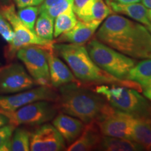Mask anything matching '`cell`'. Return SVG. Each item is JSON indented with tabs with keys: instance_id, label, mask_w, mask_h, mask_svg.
<instances>
[{
	"instance_id": "cell-1",
	"label": "cell",
	"mask_w": 151,
	"mask_h": 151,
	"mask_svg": "<svg viewBox=\"0 0 151 151\" xmlns=\"http://www.w3.org/2000/svg\"><path fill=\"white\" fill-rule=\"evenodd\" d=\"M96 39L133 59H151V35L146 26L117 14L107 17Z\"/></svg>"
},
{
	"instance_id": "cell-2",
	"label": "cell",
	"mask_w": 151,
	"mask_h": 151,
	"mask_svg": "<svg viewBox=\"0 0 151 151\" xmlns=\"http://www.w3.org/2000/svg\"><path fill=\"white\" fill-rule=\"evenodd\" d=\"M57 104L62 113L86 124L98 121L112 108L102 95L83 88L78 83H69L60 87Z\"/></svg>"
},
{
	"instance_id": "cell-3",
	"label": "cell",
	"mask_w": 151,
	"mask_h": 151,
	"mask_svg": "<svg viewBox=\"0 0 151 151\" xmlns=\"http://www.w3.org/2000/svg\"><path fill=\"white\" fill-rule=\"evenodd\" d=\"M53 48L63 58L76 78L83 82L116 85L134 88L139 92L142 90L135 83L117 78L104 71L91 59L83 45L62 43L54 45Z\"/></svg>"
},
{
	"instance_id": "cell-4",
	"label": "cell",
	"mask_w": 151,
	"mask_h": 151,
	"mask_svg": "<svg viewBox=\"0 0 151 151\" xmlns=\"http://www.w3.org/2000/svg\"><path fill=\"white\" fill-rule=\"evenodd\" d=\"M94 91L102 95L116 110L151 121V106L146 98L134 88L116 85L102 84Z\"/></svg>"
},
{
	"instance_id": "cell-5",
	"label": "cell",
	"mask_w": 151,
	"mask_h": 151,
	"mask_svg": "<svg viewBox=\"0 0 151 151\" xmlns=\"http://www.w3.org/2000/svg\"><path fill=\"white\" fill-rule=\"evenodd\" d=\"M86 49L96 65L106 72L121 80H126L129 71L136 65L131 58L106 46L97 39L88 41Z\"/></svg>"
},
{
	"instance_id": "cell-6",
	"label": "cell",
	"mask_w": 151,
	"mask_h": 151,
	"mask_svg": "<svg viewBox=\"0 0 151 151\" xmlns=\"http://www.w3.org/2000/svg\"><path fill=\"white\" fill-rule=\"evenodd\" d=\"M1 12L4 18L11 24L14 32V39L9 43L8 48V54L11 57L14 56L19 49L28 46L44 47L48 50L53 49V41L39 37L35 32L30 30L22 23L13 4L4 5Z\"/></svg>"
},
{
	"instance_id": "cell-7",
	"label": "cell",
	"mask_w": 151,
	"mask_h": 151,
	"mask_svg": "<svg viewBox=\"0 0 151 151\" xmlns=\"http://www.w3.org/2000/svg\"><path fill=\"white\" fill-rule=\"evenodd\" d=\"M58 105L54 101H37L12 111H0L9 119V123L18 127L21 124H41L56 116Z\"/></svg>"
},
{
	"instance_id": "cell-8",
	"label": "cell",
	"mask_w": 151,
	"mask_h": 151,
	"mask_svg": "<svg viewBox=\"0 0 151 151\" xmlns=\"http://www.w3.org/2000/svg\"><path fill=\"white\" fill-rule=\"evenodd\" d=\"M53 50V49H52ZM48 49L38 46H28L19 49L16 55L23 62L29 74L37 85L50 86Z\"/></svg>"
},
{
	"instance_id": "cell-9",
	"label": "cell",
	"mask_w": 151,
	"mask_h": 151,
	"mask_svg": "<svg viewBox=\"0 0 151 151\" xmlns=\"http://www.w3.org/2000/svg\"><path fill=\"white\" fill-rule=\"evenodd\" d=\"M136 117L116 110L112 106L97 123L104 136L132 140V129Z\"/></svg>"
},
{
	"instance_id": "cell-10",
	"label": "cell",
	"mask_w": 151,
	"mask_h": 151,
	"mask_svg": "<svg viewBox=\"0 0 151 151\" xmlns=\"http://www.w3.org/2000/svg\"><path fill=\"white\" fill-rule=\"evenodd\" d=\"M37 83L22 65L11 63L0 67V94H13L29 90Z\"/></svg>"
},
{
	"instance_id": "cell-11",
	"label": "cell",
	"mask_w": 151,
	"mask_h": 151,
	"mask_svg": "<svg viewBox=\"0 0 151 151\" xmlns=\"http://www.w3.org/2000/svg\"><path fill=\"white\" fill-rule=\"evenodd\" d=\"M59 99V94L50 86L40 87L19 92L9 96H0V111H12L28 104L37 101H51L57 102Z\"/></svg>"
},
{
	"instance_id": "cell-12",
	"label": "cell",
	"mask_w": 151,
	"mask_h": 151,
	"mask_svg": "<svg viewBox=\"0 0 151 151\" xmlns=\"http://www.w3.org/2000/svg\"><path fill=\"white\" fill-rule=\"evenodd\" d=\"M65 140L53 124H45L30 137V150L61 151L66 150Z\"/></svg>"
},
{
	"instance_id": "cell-13",
	"label": "cell",
	"mask_w": 151,
	"mask_h": 151,
	"mask_svg": "<svg viewBox=\"0 0 151 151\" xmlns=\"http://www.w3.org/2000/svg\"><path fill=\"white\" fill-rule=\"evenodd\" d=\"M103 135L96 121L84 125L80 136L66 150L68 151H88L97 149Z\"/></svg>"
},
{
	"instance_id": "cell-14",
	"label": "cell",
	"mask_w": 151,
	"mask_h": 151,
	"mask_svg": "<svg viewBox=\"0 0 151 151\" xmlns=\"http://www.w3.org/2000/svg\"><path fill=\"white\" fill-rule=\"evenodd\" d=\"M100 21L83 22L79 20L69 31L62 34L57 42L83 44L88 42L101 24Z\"/></svg>"
},
{
	"instance_id": "cell-15",
	"label": "cell",
	"mask_w": 151,
	"mask_h": 151,
	"mask_svg": "<svg viewBox=\"0 0 151 151\" xmlns=\"http://www.w3.org/2000/svg\"><path fill=\"white\" fill-rule=\"evenodd\" d=\"M48 63L50 83L55 88L69 83H78L69 67L54 55L52 50H48Z\"/></svg>"
},
{
	"instance_id": "cell-16",
	"label": "cell",
	"mask_w": 151,
	"mask_h": 151,
	"mask_svg": "<svg viewBox=\"0 0 151 151\" xmlns=\"http://www.w3.org/2000/svg\"><path fill=\"white\" fill-rule=\"evenodd\" d=\"M52 124L68 143H72L78 138L84 128V124L79 119L65 113L55 117Z\"/></svg>"
},
{
	"instance_id": "cell-17",
	"label": "cell",
	"mask_w": 151,
	"mask_h": 151,
	"mask_svg": "<svg viewBox=\"0 0 151 151\" xmlns=\"http://www.w3.org/2000/svg\"><path fill=\"white\" fill-rule=\"evenodd\" d=\"M106 2L113 12L125 15L145 25L151 23L147 16L148 9L143 4H120L112 0L106 1Z\"/></svg>"
},
{
	"instance_id": "cell-18",
	"label": "cell",
	"mask_w": 151,
	"mask_h": 151,
	"mask_svg": "<svg viewBox=\"0 0 151 151\" xmlns=\"http://www.w3.org/2000/svg\"><path fill=\"white\" fill-rule=\"evenodd\" d=\"M98 150L106 151H139L143 148L139 143L131 139L104 136Z\"/></svg>"
},
{
	"instance_id": "cell-19",
	"label": "cell",
	"mask_w": 151,
	"mask_h": 151,
	"mask_svg": "<svg viewBox=\"0 0 151 151\" xmlns=\"http://www.w3.org/2000/svg\"><path fill=\"white\" fill-rule=\"evenodd\" d=\"M132 140L139 143L143 150H151V121L136 118L132 129Z\"/></svg>"
},
{
	"instance_id": "cell-20",
	"label": "cell",
	"mask_w": 151,
	"mask_h": 151,
	"mask_svg": "<svg viewBox=\"0 0 151 151\" xmlns=\"http://www.w3.org/2000/svg\"><path fill=\"white\" fill-rule=\"evenodd\" d=\"M112 12L110 7L104 0H92L86 10L78 18L83 22H102Z\"/></svg>"
},
{
	"instance_id": "cell-21",
	"label": "cell",
	"mask_w": 151,
	"mask_h": 151,
	"mask_svg": "<svg viewBox=\"0 0 151 151\" xmlns=\"http://www.w3.org/2000/svg\"><path fill=\"white\" fill-rule=\"evenodd\" d=\"M126 80L132 81L144 88L151 83V59L143 60L129 71Z\"/></svg>"
},
{
	"instance_id": "cell-22",
	"label": "cell",
	"mask_w": 151,
	"mask_h": 151,
	"mask_svg": "<svg viewBox=\"0 0 151 151\" xmlns=\"http://www.w3.org/2000/svg\"><path fill=\"white\" fill-rule=\"evenodd\" d=\"M78 20L73 8L67 9L55 18L54 24L53 37L58 38L62 34L69 31L76 25Z\"/></svg>"
},
{
	"instance_id": "cell-23",
	"label": "cell",
	"mask_w": 151,
	"mask_h": 151,
	"mask_svg": "<svg viewBox=\"0 0 151 151\" xmlns=\"http://www.w3.org/2000/svg\"><path fill=\"white\" fill-rule=\"evenodd\" d=\"M37 19L35 32L37 36L46 40L52 41L54 33V20L45 11H41Z\"/></svg>"
},
{
	"instance_id": "cell-24",
	"label": "cell",
	"mask_w": 151,
	"mask_h": 151,
	"mask_svg": "<svg viewBox=\"0 0 151 151\" xmlns=\"http://www.w3.org/2000/svg\"><path fill=\"white\" fill-rule=\"evenodd\" d=\"M30 137L31 133L27 129L18 128L15 129L11 137V151L30 150Z\"/></svg>"
},
{
	"instance_id": "cell-25",
	"label": "cell",
	"mask_w": 151,
	"mask_h": 151,
	"mask_svg": "<svg viewBox=\"0 0 151 151\" xmlns=\"http://www.w3.org/2000/svg\"><path fill=\"white\" fill-rule=\"evenodd\" d=\"M39 14V7L37 6H28L19 9L18 16L21 22L30 30L35 32V25Z\"/></svg>"
},
{
	"instance_id": "cell-26",
	"label": "cell",
	"mask_w": 151,
	"mask_h": 151,
	"mask_svg": "<svg viewBox=\"0 0 151 151\" xmlns=\"http://www.w3.org/2000/svg\"><path fill=\"white\" fill-rule=\"evenodd\" d=\"M16 127L7 124L0 127V151H10L11 137Z\"/></svg>"
},
{
	"instance_id": "cell-27",
	"label": "cell",
	"mask_w": 151,
	"mask_h": 151,
	"mask_svg": "<svg viewBox=\"0 0 151 151\" xmlns=\"http://www.w3.org/2000/svg\"><path fill=\"white\" fill-rule=\"evenodd\" d=\"M72 6L73 0H63V1H60L51 7H49L46 10L43 11H45L49 16L55 20L57 16L65 12L67 9L71 8Z\"/></svg>"
},
{
	"instance_id": "cell-28",
	"label": "cell",
	"mask_w": 151,
	"mask_h": 151,
	"mask_svg": "<svg viewBox=\"0 0 151 151\" xmlns=\"http://www.w3.org/2000/svg\"><path fill=\"white\" fill-rule=\"evenodd\" d=\"M0 35L3 39L10 43L14 37V29L10 26V23L7 22L1 14H0Z\"/></svg>"
},
{
	"instance_id": "cell-29",
	"label": "cell",
	"mask_w": 151,
	"mask_h": 151,
	"mask_svg": "<svg viewBox=\"0 0 151 151\" xmlns=\"http://www.w3.org/2000/svg\"><path fill=\"white\" fill-rule=\"evenodd\" d=\"M92 1V0H73L72 8L77 18L86 10Z\"/></svg>"
},
{
	"instance_id": "cell-30",
	"label": "cell",
	"mask_w": 151,
	"mask_h": 151,
	"mask_svg": "<svg viewBox=\"0 0 151 151\" xmlns=\"http://www.w3.org/2000/svg\"><path fill=\"white\" fill-rule=\"evenodd\" d=\"M62 1H63V0H44L41 4V5L39 6V13L41 11L46 10L49 7H51Z\"/></svg>"
},
{
	"instance_id": "cell-31",
	"label": "cell",
	"mask_w": 151,
	"mask_h": 151,
	"mask_svg": "<svg viewBox=\"0 0 151 151\" xmlns=\"http://www.w3.org/2000/svg\"><path fill=\"white\" fill-rule=\"evenodd\" d=\"M18 9L24 8L28 6H32V0H14Z\"/></svg>"
},
{
	"instance_id": "cell-32",
	"label": "cell",
	"mask_w": 151,
	"mask_h": 151,
	"mask_svg": "<svg viewBox=\"0 0 151 151\" xmlns=\"http://www.w3.org/2000/svg\"><path fill=\"white\" fill-rule=\"evenodd\" d=\"M142 90L143 95H144L147 99L151 101V83L146 87H145L144 88H143Z\"/></svg>"
},
{
	"instance_id": "cell-33",
	"label": "cell",
	"mask_w": 151,
	"mask_h": 151,
	"mask_svg": "<svg viewBox=\"0 0 151 151\" xmlns=\"http://www.w3.org/2000/svg\"><path fill=\"white\" fill-rule=\"evenodd\" d=\"M7 124H9V119L4 115L0 113V127Z\"/></svg>"
},
{
	"instance_id": "cell-34",
	"label": "cell",
	"mask_w": 151,
	"mask_h": 151,
	"mask_svg": "<svg viewBox=\"0 0 151 151\" xmlns=\"http://www.w3.org/2000/svg\"><path fill=\"white\" fill-rule=\"evenodd\" d=\"M113 1L120 4H133L140 2L141 0H113Z\"/></svg>"
},
{
	"instance_id": "cell-35",
	"label": "cell",
	"mask_w": 151,
	"mask_h": 151,
	"mask_svg": "<svg viewBox=\"0 0 151 151\" xmlns=\"http://www.w3.org/2000/svg\"><path fill=\"white\" fill-rule=\"evenodd\" d=\"M143 4L149 9H151V0H141Z\"/></svg>"
},
{
	"instance_id": "cell-36",
	"label": "cell",
	"mask_w": 151,
	"mask_h": 151,
	"mask_svg": "<svg viewBox=\"0 0 151 151\" xmlns=\"http://www.w3.org/2000/svg\"><path fill=\"white\" fill-rule=\"evenodd\" d=\"M44 0H32V6H39L42 4Z\"/></svg>"
},
{
	"instance_id": "cell-37",
	"label": "cell",
	"mask_w": 151,
	"mask_h": 151,
	"mask_svg": "<svg viewBox=\"0 0 151 151\" xmlns=\"http://www.w3.org/2000/svg\"><path fill=\"white\" fill-rule=\"evenodd\" d=\"M147 16H148V18L150 20V22H151V9H148L147 10Z\"/></svg>"
},
{
	"instance_id": "cell-38",
	"label": "cell",
	"mask_w": 151,
	"mask_h": 151,
	"mask_svg": "<svg viewBox=\"0 0 151 151\" xmlns=\"http://www.w3.org/2000/svg\"><path fill=\"white\" fill-rule=\"evenodd\" d=\"M1 2H2L4 4H11V0H1Z\"/></svg>"
},
{
	"instance_id": "cell-39",
	"label": "cell",
	"mask_w": 151,
	"mask_h": 151,
	"mask_svg": "<svg viewBox=\"0 0 151 151\" xmlns=\"http://www.w3.org/2000/svg\"><path fill=\"white\" fill-rule=\"evenodd\" d=\"M145 26H146V27L147 28V29L148 30L149 32H150V35H151V23L148 24V25H145Z\"/></svg>"
},
{
	"instance_id": "cell-40",
	"label": "cell",
	"mask_w": 151,
	"mask_h": 151,
	"mask_svg": "<svg viewBox=\"0 0 151 151\" xmlns=\"http://www.w3.org/2000/svg\"><path fill=\"white\" fill-rule=\"evenodd\" d=\"M106 1H109V0H106Z\"/></svg>"
}]
</instances>
